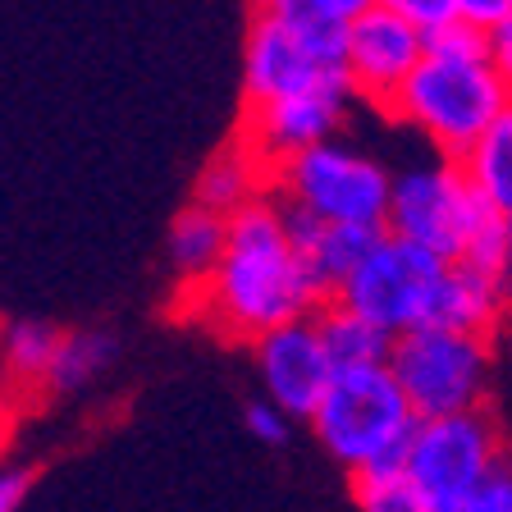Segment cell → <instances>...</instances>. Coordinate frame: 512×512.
<instances>
[{
    "label": "cell",
    "instance_id": "cell-26",
    "mask_svg": "<svg viewBox=\"0 0 512 512\" xmlns=\"http://www.w3.org/2000/svg\"><path fill=\"white\" fill-rule=\"evenodd\" d=\"M243 421H247V430H252L261 444H284V439H288V412H284V407H275L270 398L247 403Z\"/></svg>",
    "mask_w": 512,
    "mask_h": 512
},
{
    "label": "cell",
    "instance_id": "cell-3",
    "mask_svg": "<svg viewBox=\"0 0 512 512\" xmlns=\"http://www.w3.org/2000/svg\"><path fill=\"white\" fill-rule=\"evenodd\" d=\"M512 110V92L494 60H448L430 55L412 74V83L398 92L394 115L412 124L426 142H435L439 156L462 160L494 124Z\"/></svg>",
    "mask_w": 512,
    "mask_h": 512
},
{
    "label": "cell",
    "instance_id": "cell-23",
    "mask_svg": "<svg viewBox=\"0 0 512 512\" xmlns=\"http://www.w3.org/2000/svg\"><path fill=\"white\" fill-rule=\"evenodd\" d=\"M426 51L430 55H448V60H485V55H490V32H480V28H471V23L453 19L448 28L430 32ZM490 60H494V55H490Z\"/></svg>",
    "mask_w": 512,
    "mask_h": 512
},
{
    "label": "cell",
    "instance_id": "cell-1",
    "mask_svg": "<svg viewBox=\"0 0 512 512\" xmlns=\"http://www.w3.org/2000/svg\"><path fill=\"white\" fill-rule=\"evenodd\" d=\"M202 302V320L229 339L256 343L266 334L311 320L325 307V293L307 275L302 256L293 252L279 202H252L229 215V247L206 284L188 288Z\"/></svg>",
    "mask_w": 512,
    "mask_h": 512
},
{
    "label": "cell",
    "instance_id": "cell-9",
    "mask_svg": "<svg viewBox=\"0 0 512 512\" xmlns=\"http://www.w3.org/2000/svg\"><path fill=\"white\" fill-rule=\"evenodd\" d=\"M448 266L435 252L416 243H403L384 229V238L371 247L357 275L339 288V298L348 311L366 316L371 325H380L384 334H412V330H430L435 316V298L444 284Z\"/></svg>",
    "mask_w": 512,
    "mask_h": 512
},
{
    "label": "cell",
    "instance_id": "cell-14",
    "mask_svg": "<svg viewBox=\"0 0 512 512\" xmlns=\"http://www.w3.org/2000/svg\"><path fill=\"white\" fill-rule=\"evenodd\" d=\"M508 275H490L467 261L448 266L444 284L435 298V316L430 330H458V334H490L508 320Z\"/></svg>",
    "mask_w": 512,
    "mask_h": 512
},
{
    "label": "cell",
    "instance_id": "cell-34",
    "mask_svg": "<svg viewBox=\"0 0 512 512\" xmlns=\"http://www.w3.org/2000/svg\"><path fill=\"white\" fill-rule=\"evenodd\" d=\"M0 330H5V325H0Z\"/></svg>",
    "mask_w": 512,
    "mask_h": 512
},
{
    "label": "cell",
    "instance_id": "cell-2",
    "mask_svg": "<svg viewBox=\"0 0 512 512\" xmlns=\"http://www.w3.org/2000/svg\"><path fill=\"white\" fill-rule=\"evenodd\" d=\"M320 448L357 476H398L416 435V412L389 366L339 371L311 412Z\"/></svg>",
    "mask_w": 512,
    "mask_h": 512
},
{
    "label": "cell",
    "instance_id": "cell-22",
    "mask_svg": "<svg viewBox=\"0 0 512 512\" xmlns=\"http://www.w3.org/2000/svg\"><path fill=\"white\" fill-rule=\"evenodd\" d=\"M352 499L362 512H435L403 471L398 476H357L352 480Z\"/></svg>",
    "mask_w": 512,
    "mask_h": 512
},
{
    "label": "cell",
    "instance_id": "cell-29",
    "mask_svg": "<svg viewBox=\"0 0 512 512\" xmlns=\"http://www.w3.org/2000/svg\"><path fill=\"white\" fill-rule=\"evenodd\" d=\"M490 55H494V69L503 74V83H508V92H512V19L490 32Z\"/></svg>",
    "mask_w": 512,
    "mask_h": 512
},
{
    "label": "cell",
    "instance_id": "cell-18",
    "mask_svg": "<svg viewBox=\"0 0 512 512\" xmlns=\"http://www.w3.org/2000/svg\"><path fill=\"white\" fill-rule=\"evenodd\" d=\"M316 330L325 339L334 375L339 371H366V366H389L394 357V334H384L366 316L348 311L343 302H325L316 311Z\"/></svg>",
    "mask_w": 512,
    "mask_h": 512
},
{
    "label": "cell",
    "instance_id": "cell-31",
    "mask_svg": "<svg viewBox=\"0 0 512 512\" xmlns=\"http://www.w3.org/2000/svg\"><path fill=\"white\" fill-rule=\"evenodd\" d=\"M508 279H512V220H508Z\"/></svg>",
    "mask_w": 512,
    "mask_h": 512
},
{
    "label": "cell",
    "instance_id": "cell-13",
    "mask_svg": "<svg viewBox=\"0 0 512 512\" xmlns=\"http://www.w3.org/2000/svg\"><path fill=\"white\" fill-rule=\"evenodd\" d=\"M279 215H284V229H288V243L293 252L302 256L307 275L316 279V288L325 298H339V288L357 275L371 247L384 238V229H362V224H330V220H316L311 211H298V206H284L279 202Z\"/></svg>",
    "mask_w": 512,
    "mask_h": 512
},
{
    "label": "cell",
    "instance_id": "cell-11",
    "mask_svg": "<svg viewBox=\"0 0 512 512\" xmlns=\"http://www.w3.org/2000/svg\"><path fill=\"white\" fill-rule=\"evenodd\" d=\"M348 106H352V87H325V92L284 96V101H266V106H247L238 138H243L247 147L275 170V165L302 156V151L334 142V133H339Z\"/></svg>",
    "mask_w": 512,
    "mask_h": 512
},
{
    "label": "cell",
    "instance_id": "cell-32",
    "mask_svg": "<svg viewBox=\"0 0 512 512\" xmlns=\"http://www.w3.org/2000/svg\"><path fill=\"white\" fill-rule=\"evenodd\" d=\"M508 320H512V284H508Z\"/></svg>",
    "mask_w": 512,
    "mask_h": 512
},
{
    "label": "cell",
    "instance_id": "cell-12",
    "mask_svg": "<svg viewBox=\"0 0 512 512\" xmlns=\"http://www.w3.org/2000/svg\"><path fill=\"white\" fill-rule=\"evenodd\" d=\"M252 352H256V375L266 384L270 403L284 407L288 416H307L311 421L316 403L325 398V389L334 380V366H330V352H325V339L316 330V316L256 339Z\"/></svg>",
    "mask_w": 512,
    "mask_h": 512
},
{
    "label": "cell",
    "instance_id": "cell-27",
    "mask_svg": "<svg viewBox=\"0 0 512 512\" xmlns=\"http://www.w3.org/2000/svg\"><path fill=\"white\" fill-rule=\"evenodd\" d=\"M453 10H458L462 23L480 32H494L512 19V0H453Z\"/></svg>",
    "mask_w": 512,
    "mask_h": 512
},
{
    "label": "cell",
    "instance_id": "cell-24",
    "mask_svg": "<svg viewBox=\"0 0 512 512\" xmlns=\"http://www.w3.org/2000/svg\"><path fill=\"white\" fill-rule=\"evenodd\" d=\"M375 5H380V10H389V14H398V19L412 23L416 32H426V37L458 19L453 0H375Z\"/></svg>",
    "mask_w": 512,
    "mask_h": 512
},
{
    "label": "cell",
    "instance_id": "cell-30",
    "mask_svg": "<svg viewBox=\"0 0 512 512\" xmlns=\"http://www.w3.org/2000/svg\"><path fill=\"white\" fill-rule=\"evenodd\" d=\"M5 430H10V403L0 398V448H5Z\"/></svg>",
    "mask_w": 512,
    "mask_h": 512
},
{
    "label": "cell",
    "instance_id": "cell-28",
    "mask_svg": "<svg viewBox=\"0 0 512 512\" xmlns=\"http://www.w3.org/2000/svg\"><path fill=\"white\" fill-rule=\"evenodd\" d=\"M28 471L23 467H0V512H19L23 494H28Z\"/></svg>",
    "mask_w": 512,
    "mask_h": 512
},
{
    "label": "cell",
    "instance_id": "cell-20",
    "mask_svg": "<svg viewBox=\"0 0 512 512\" xmlns=\"http://www.w3.org/2000/svg\"><path fill=\"white\" fill-rule=\"evenodd\" d=\"M110 362H115V334H106V330H74V334H64L60 352H55V362H51L46 394H74V389L92 384Z\"/></svg>",
    "mask_w": 512,
    "mask_h": 512
},
{
    "label": "cell",
    "instance_id": "cell-10",
    "mask_svg": "<svg viewBox=\"0 0 512 512\" xmlns=\"http://www.w3.org/2000/svg\"><path fill=\"white\" fill-rule=\"evenodd\" d=\"M421 60H426V32H416L412 23L380 5L362 14L343 37V69H348L352 96L380 110H394L398 92L412 83Z\"/></svg>",
    "mask_w": 512,
    "mask_h": 512
},
{
    "label": "cell",
    "instance_id": "cell-33",
    "mask_svg": "<svg viewBox=\"0 0 512 512\" xmlns=\"http://www.w3.org/2000/svg\"><path fill=\"white\" fill-rule=\"evenodd\" d=\"M266 5H270V0H261V10H266Z\"/></svg>",
    "mask_w": 512,
    "mask_h": 512
},
{
    "label": "cell",
    "instance_id": "cell-5",
    "mask_svg": "<svg viewBox=\"0 0 512 512\" xmlns=\"http://www.w3.org/2000/svg\"><path fill=\"white\" fill-rule=\"evenodd\" d=\"M270 197L284 206L311 211L330 224H362L384 229L389 224V197H394V174L375 156L343 142H325L302 156L284 160L270 170Z\"/></svg>",
    "mask_w": 512,
    "mask_h": 512
},
{
    "label": "cell",
    "instance_id": "cell-7",
    "mask_svg": "<svg viewBox=\"0 0 512 512\" xmlns=\"http://www.w3.org/2000/svg\"><path fill=\"white\" fill-rule=\"evenodd\" d=\"M503 458H508V435L485 407V412L416 421L403 476L426 494L435 512H458Z\"/></svg>",
    "mask_w": 512,
    "mask_h": 512
},
{
    "label": "cell",
    "instance_id": "cell-25",
    "mask_svg": "<svg viewBox=\"0 0 512 512\" xmlns=\"http://www.w3.org/2000/svg\"><path fill=\"white\" fill-rule=\"evenodd\" d=\"M458 512H512V448H508V458L490 471V480Z\"/></svg>",
    "mask_w": 512,
    "mask_h": 512
},
{
    "label": "cell",
    "instance_id": "cell-16",
    "mask_svg": "<svg viewBox=\"0 0 512 512\" xmlns=\"http://www.w3.org/2000/svg\"><path fill=\"white\" fill-rule=\"evenodd\" d=\"M266 197H270V165L234 133L202 165V179H197V197L192 202L206 206V211H220V215H238L252 202H266Z\"/></svg>",
    "mask_w": 512,
    "mask_h": 512
},
{
    "label": "cell",
    "instance_id": "cell-15",
    "mask_svg": "<svg viewBox=\"0 0 512 512\" xmlns=\"http://www.w3.org/2000/svg\"><path fill=\"white\" fill-rule=\"evenodd\" d=\"M64 334L46 320H10L0 330V398L5 403H32L46 394L51 362Z\"/></svg>",
    "mask_w": 512,
    "mask_h": 512
},
{
    "label": "cell",
    "instance_id": "cell-17",
    "mask_svg": "<svg viewBox=\"0 0 512 512\" xmlns=\"http://www.w3.org/2000/svg\"><path fill=\"white\" fill-rule=\"evenodd\" d=\"M224 247H229V215L206 211V206H197V202L183 206V211L174 215L170 234H165L170 266L188 288L206 284V279L215 275Z\"/></svg>",
    "mask_w": 512,
    "mask_h": 512
},
{
    "label": "cell",
    "instance_id": "cell-19",
    "mask_svg": "<svg viewBox=\"0 0 512 512\" xmlns=\"http://www.w3.org/2000/svg\"><path fill=\"white\" fill-rule=\"evenodd\" d=\"M462 170H467L471 188L485 197L494 215L512 220V110L499 119V124L458 160Z\"/></svg>",
    "mask_w": 512,
    "mask_h": 512
},
{
    "label": "cell",
    "instance_id": "cell-21",
    "mask_svg": "<svg viewBox=\"0 0 512 512\" xmlns=\"http://www.w3.org/2000/svg\"><path fill=\"white\" fill-rule=\"evenodd\" d=\"M266 10H275L279 19L298 23V28L316 32H348L362 14L375 10V0H270Z\"/></svg>",
    "mask_w": 512,
    "mask_h": 512
},
{
    "label": "cell",
    "instance_id": "cell-4",
    "mask_svg": "<svg viewBox=\"0 0 512 512\" xmlns=\"http://www.w3.org/2000/svg\"><path fill=\"white\" fill-rule=\"evenodd\" d=\"M494 220L476 188H471L467 170L458 160H416L407 170L394 174V197H389V234L435 252L444 266L467 261L471 243L480 229Z\"/></svg>",
    "mask_w": 512,
    "mask_h": 512
},
{
    "label": "cell",
    "instance_id": "cell-8",
    "mask_svg": "<svg viewBox=\"0 0 512 512\" xmlns=\"http://www.w3.org/2000/svg\"><path fill=\"white\" fill-rule=\"evenodd\" d=\"M343 37L348 32H316L261 10L247 32L243 92L247 106H266L284 96H307L325 87H352L343 69Z\"/></svg>",
    "mask_w": 512,
    "mask_h": 512
},
{
    "label": "cell",
    "instance_id": "cell-6",
    "mask_svg": "<svg viewBox=\"0 0 512 512\" xmlns=\"http://www.w3.org/2000/svg\"><path fill=\"white\" fill-rule=\"evenodd\" d=\"M389 371L403 384L416 421L485 412L494 380V339L458 330H412L394 339Z\"/></svg>",
    "mask_w": 512,
    "mask_h": 512
}]
</instances>
